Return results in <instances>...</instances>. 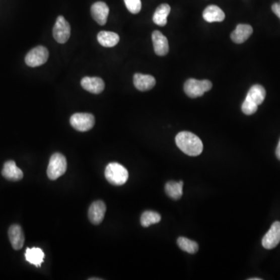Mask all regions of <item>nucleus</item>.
<instances>
[{
	"label": "nucleus",
	"mask_w": 280,
	"mask_h": 280,
	"mask_svg": "<svg viewBox=\"0 0 280 280\" xmlns=\"http://www.w3.org/2000/svg\"><path fill=\"white\" fill-rule=\"evenodd\" d=\"M175 142L178 148L191 157H196L202 154L203 144L196 135L190 132H181L176 135Z\"/></svg>",
	"instance_id": "obj_1"
},
{
	"label": "nucleus",
	"mask_w": 280,
	"mask_h": 280,
	"mask_svg": "<svg viewBox=\"0 0 280 280\" xmlns=\"http://www.w3.org/2000/svg\"><path fill=\"white\" fill-rule=\"evenodd\" d=\"M104 176L107 181L113 185H123L128 179V172L126 168L118 163H110L104 171Z\"/></svg>",
	"instance_id": "obj_2"
},
{
	"label": "nucleus",
	"mask_w": 280,
	"mask_h": 280,
	"mask_svg": "<svg viewBox=\"0 0 280 280\" xmlns=\"http://www.w3.org/2000/svg\"><path fill=\"white\" fill-rule=\"evenodd\" d=\"M67 169V161L65 156L60 153L52 154L48 163L47 175L50 180L58 179L65 174Z\"/></svg>",
	"instance_id": "obj_3"
},
{
	"label": "nucleus",
	"mask_w": 280,
	"mask_h": 280,
	"mask_svg": "<svg viewBox=\"0 0 280 280\" xmlns=\"http://www.w3.org/2000/svg\"><path fill=\"white\" fill-rule=\"evenodd\" d=\"M213 84L208 80L198 81L195 79H188L184 86L185 94L191 98L202 97L205 92L212 89Z\"/></svg>",
	"instance_id": "obj_4"
},
{
	"label": "nucleus",
	"mask_w": 280,
	"mask_h": 280,
	"mask_svg": "<svg viewBox=\"0 0 280 280\" xmlns=\"http://www.w3.org/2000/svg\"><path fill=\"white\" fill-rule=\"evenodd\" d=\"M70 124L79 132H87L95 124V118L90 113H76L70 118Z\"/></svg>",
	"instance_id": "obj_5"
},
{
	"label": "nucleus",
	"mask_w": 280,
	"mask_h": 280,
	"mask_svg": "<svg viewBox=\"0 0 280 280\" xmlns=\"http://www.w3.org/2000/svg\"><path fill=\"white\" fill-rule=\"evenodd\" d=\"M49 52L45 46L35 47L27 54L25 62L28 66L38 67L42 65L48 61Z\"/></svg>",
	"instance_id": "obj_6"
},
{
	"label": "nucleus",
	"mask_w": 280,
	"mask_h": 280,
	"mask_svg": "<svg viewBox=\"0 0 280 280\" xmlns=\"http://www.w3.org/2000/svg\"><path fill=\"white\" fill-rule=\"evenodd\" d=\"M71 28L68 21L62 16L57 18L53 28V37L55 41L59 44H64L70 38Z\"/></svg>",
	"instance_id": "obj_7"
},
{
	"label": "nucleus",
	"mask_w": 280,
	"mask_h": 280,
	"mask_svg": "<svg viewBox=\"0 0 280 280\" xmlns=\"http://www.w3.org/2000/svg\"><path fill=\"white\" fill-rule=\"evenodd\" d=\"M280 243V222L275 221L270 227L269 231L262 238V246L265 249H273Z\"/></svg>",
	"instance_id": "obj_8"
},
{
	"label": "nucleus",
	"mask_w": 280,
	"mask_h": 280,
	"mask_svg": "<svg viewBox=\"0 0 280 280\" xmlns=\"http://www.w3.org/2000/svg\"><path fill=\"white\" fill-rule=\"evenodd\" d=\"M106 213V205L101 200H98L91 204L88 210V218L94 225L102 223Z\"/></svg>",
	"instance_id": "obj_9"
},
{
	"label": "nucleus",
	"mask_w": 280,
	"mask_h": 280,
	"mask_svg": "<svg viewBox=\"0 0 280 280\" xmlns=\"http://www.w3.org/2000/svg\"><path fill=\"white\" fill-rule=\"evenodd\" d=\"M109 14V7L105 3H95L91 7V15L94 21L100 25L103 26L106 24Z\"/></svg>",
	"instance_id": "obj_10"
},
{
	"label": "nucleus",
	"mask_w": 280,
	"mask_h": 280,
	"mask_svg": "<svg viewBox=\"0 0 280 280\" xmlns=\"http://www.w3.org/2000/svg\"><path fill=\"white\" fill-rule=\"evenodd\" d=\"M152 41L155 53L159 56H164L169 51L168 38L159 31H154L152 34Z\"/></svg>",
	"instance_id": "obj_11"
},
{
	"label": "nucleus",
	"mask_w": 280,
	"mask_h": 280,
	"mask_svg": "<svg viewBox=\"0 0 280 280\" xmlns=\"http://www.w3.org/2000/svg\"><path fill=\"white\" fill-rule=\"evenodd\" d=\"M9 239L14 250H21L25 241L24 231L21 226L14 224L11 226L8 231Z\"/></svg>",
	"instance_id": "obj_12"
},
{
	"label": "nucleus",
	"mask_w": 280,
	"mask_h": 280,
	"mask_svg": "<svg viewBox=\"0 0 280 280\" xmlns=\"http://www.w3.org/2000/svg\"><path fill=\"white\" fill-rule=\"evenodd\" d=\"M81 84L84 90L94 94H101L105 87L104 81L100 77H84Z\"/></svg>",
	"instance_id": "obj_13"
},
{
	"label": "nucleus",
	"mask_w": 280,
	"mask_h": 280,
	"mask_svg": "<svg viewBox=\"0 0 280 280\" xmlns=\"http://www.w3.org/2000/svg\"><path fill=\"white\" fill-rule=\"evenodd\" d=\"M2 175L11 181H19L24 178V173L14 161H8L4 164Z\"/></svg>",
	"instance_id": "obj_14"
},
{
	"label": "nucleus",
	"mask_w": 280,
	"mask_h": 280,
	"mask_svg": "<svg viewBox=\"0 0 280 280\" xmlns=\"http://www.w3.org/2000/svg\"><path fill=\"white\" fill-rule=\"evenodd\" d=\"M134 86L140 91H151L156 85V80L153 76L135 74L133 77Z\"/></svg>",
	"instance_id": "obj_15"
},
{
	"label": "nucleus",
	"mask_w": 280,
	"mask_h": 280,
	"mask_svg": "<svg viewBox=\"0 0 280 280\" xmlns=\"http://www.w3.org/2000/svg\"><path fill=\"white\" fill-rule=\"evenodd\" d=\"M253 33L252 27L248 24H238L231 33V38L236 44H242L250 38Z\"/></svg>",
	"instance_id": "obj_16"
},
{
	"label": "nucleus",
	"mask_w": 280,
	"mask_h": 280,
	"mask_svg": "<svg viewBox=\"0 0 280 280\" xmlns=\"http://www.w3.org/2000/svg\"><path fill=\"white\" fill-rule=\"evenodd\" d=\"M204 20L206 22H222L225 19V14L220 7L215 5L208 6L204 10L203 14Z\"/></svg>",
	"instance_id": "obj_17"
},
{
	"label": "nucleus",
	"mask_w": 280,
	"mask_h": 280,
	"mask_svg": "<svg viewBox=\"0 0 280 280\" xmlns=\"http://www.w3.org/2000/svg\"><path fill=\"white\" fill-rule=\"evenodd\" d=\"M265 95H266V91L265 88L262 86L256 84L250 88L245 100L258 106L263 103Z\"/></svg>",
	"instance_id": "obj_18"
},
{
	"label": "nucleus",
	"mask_w": 280,
	"mask_h": 280,
	"mask_svg": "<svg viewBox=\"0 0 280 280\" xmlns=\"http://www.w3.org/2000/svg\"><path fill=\"white\" fill-rule=\"evenodd\" d=\"M25 258L26 261H28L31 265L41 267V264L44 262L45 253L39 248H28L26 250Z\"/></svg>",
	"instance_id": "obj_19"
},
{
	"label": "nucleus",
	"mask_w": 280,
	"mask_h": 280,
	"mask_svg": "<svg viewBox=\"0 0 280 280\" xmlns=\"http://www.w3.org/2000/svg\"><path fill=\"white\" fill-rule=\"evenodd\" d=\"M120 38L118 34L111 31H101L98 34V42L103 47L111 48L115 47L119 42Z\"/></svg>",
	"instance_id": "obj_20"
},
{
	"label": "nucleus",
	"mask_w": 280,
	"mask_h": 280,
	"mask_svg": "<svg viewBox=\"0 0 280 280\" xmlns=\"http://www.w3.org/2000/svg\"><path fill=\"white\" fill-rule=\"evenodd\" d=\"M170 12H171V7L168 4H164L160 5L157 7L154 13V17H153L154 24L161 26V27L165 26L168 22L167 18L169 15Z\"/></svg>",
	"instance_id": "obj_21"
},
{
	"label": "nucleus",
	"mask_w": 280,
	"mask_h": 280,
	"mask_svg": "<svg viewBox=\"0 0 280 280\" xmlns=\"http://www.w3.org/2000/svg\"><path fill=\"white\" fill-rule=\"evenodd\" d=\"M165 191L167 195L174 200H178L182 196V181H168L165 185Z\"/></svg>",
	"instance_id": "obj_22"
},
{
	"label": "nucleus",
	"mask_w": 280,
	"mask_h": 280,
	"mask_svg": "<svg viewBox=\"0 0 280 280\" xmlns=\"http://www.w3.org/2000/svg\"><path fill=\"white\" fill-rule=\"evenodd\" d=\"M161 221V216L154 211H145L141 216L140 223L144 227H148L153 224H158Z\"/></svg>",
	"instance_id": "obj_23"
},
{
	"label": "nucleus",
	"mask_w": 280,
	"mask_h": 280,
	"mask_svg": "<svg viewBox=\"0 0 280 280\" xmlns=\"http://www.w3.org/2000/svg\"><path fill=\"white\" fill-rule=\"evenodd\" d=\"M177 243L180 249L189 254H195L198 251V244L188 238L180 237Z\"/></svg>",
	"instance_id": "obj_24"
},
{
	"label": "nucleus",
	"mask_w": 280,
	"mask_h": 280,
	"mask_svg": "<svg viewBox=\"0 0 280 280\" xmlns=\"http://www.w3.org/2000/svg\"><path fill=\"white\" fill-rule=\"evenodd\" d=\"M125 6H126L128 11L133 14H137L141 11L142 4L141 0H124Z\"/></svg>",
	"instance_id": "obj_25"
},
{
	"label": "nucleus",
	"mask_w": 280,
	"mask_h": 280,
	"mask_svg": "<svg viewBox=\"0 0 280 280\" xmlns=\"http://www.w3.org/2000/svg\"><path fill=\"white\" fill-rule=\"evenodd\" d=\"M258 107L255 104H252V103L249 102V101H246V100H244L242 106H241V110H242L243 113L245 114V115H251L256 112L257 110H258Z\"/></svg>",
	"instance_id": "obj_26"
},
{
	"label": "nucleus",
	"mask_w": 280,
	"mask_h": 280,
	"mask_svg": "<svg viewBox=\"0 0 280 280\" xmlns=\"http://www.w3.org/2000/svg\"><path fill=\"white\" fill-rule=\"evenodd\" d=\"M272 11L280 19V4H274L272 7Z\"/></svg>",
	"instance_id": "obj_27"
},
{
	"label": "nucleus",
	"mask_w": 280,
	"mask_h": 280,
	"mask_svg": "<svg viewBox=\"0 0 280 280\" xmlns=\"http://www.w3.org/2000/svg\"><path fill=\"white\" fill-rule=\"evenodd\" d=\"M275 155H276L277 158L280 161V138L279 141H278V146H277L276 151H275Z\"/></svg>",
	"instance_id": "obj_28"
},
{
	"label": "nucleus",
	"mask_w": 280,
	"mask_h": 280,
	"mask_svg": "<svg viewBox=\"0 0 280 280\" xmlns=\"http://www.w3.org/2000/svg\"><path fill=\"white\" fill-rule=\"evenodd\" d=\"M261 278H249V280H261Z\"/></svg>",
	"instance_id": "obj_29"
},
{
	"label": "nucleus",
	"mask_w": 280,
	"mask_h": 280,
	"mask_svg": "<svg viewBox=\"0 0 280 280\" xmlns=\"http://www.w3.org/2000/svg\"><path fill=\"white\" fill-rule=\"evenodd\" d=\"M89 279L90 280L101 279V278H89Z\"/></svg>",
	"instance_id": "obj_30"
}]
</instances>
